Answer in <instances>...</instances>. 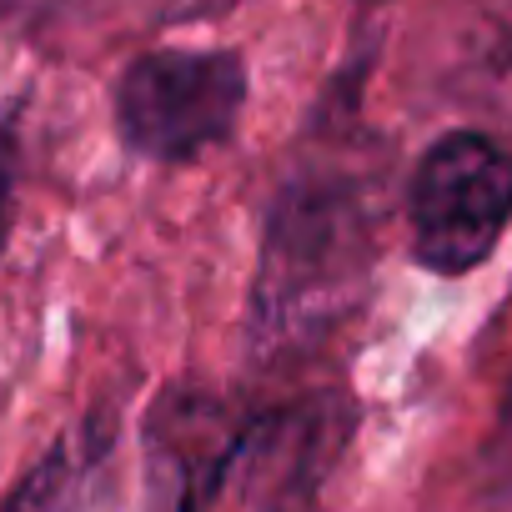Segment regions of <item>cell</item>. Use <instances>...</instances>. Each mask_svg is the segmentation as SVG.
Returning <instances> with one entry per match:
<instances>
[{
	"mask_svg": "<svg viewBox=\"0 0 512 512\" xmlns=\"http://www.w3.org/2000/svg\"><path fill=\"white\" fill-rule=\"evenodd\" d=\"M367 211L357 186L307 176L272 201L262 272H256V327L267 337H312L337 322L352 282L367 267Z\"/></svg>",
	"mask_w": 512,
	"mask_h": 512,
	"instance_id": "cell-1",
	"label": "cell"
},
{
	"mask_svg": "<svg viewBox=\"0 0 512 512\" xmlns=\"http://www.w3.org/2000/svg\"><path fill=\"white\" fill-rule=\"evenodd\" d=\"M246 61L236 51L161 46L136 56L116 81V131L131 156L181 166L226 146L246 111Z\"/></svg>",
	"mask_w": 512,
	"mask_h": 512,
	"instance_id": "cell-2",
	"label": "cell"
},
{
	"mask_svg": "<svg viewBox=\"0 0 512 512\" xmlns=\"http://www.w3.org/2000/svg\"><path fill=\"white\" fill-rule=\"evenodd\" d=\"M412 262L432 277H467L512 226V151L487 131L437 136L407 186Z\"/></svg>",
	"mask_w": 512,
	"mask_h": 512,
	"instance_id": "cell-3",
	"label": "cell"
},
{
	"mask_svg": "<svg viewBox=\"0 0 512 512\" xmlns=\"http://www.w3.org/2000/svg\"><path fill=\"white\" fill-rule=\"evenodd\" d=\"M352 427L357 412L342 392H312L236 422L221 452L216 497L236 487L251 512H312Z\"/></svg>",
	"mask_w": 512,
	"mask_h": 512,
	"instance_id": "cell-4",
	"label": "cell"
},
{
	"mask_svg": "<svg viewBox=\"0 0 512 512\" xmlns=\"http://www.w3.org/2000/svg\"><path fill=\"white\" fill-rule=\"evenodd\" d=\"M101 437L91 432H66L46 447L41 462L26 467V477L0 497V512H81L91 472L101 462Z\"/></svg>",
	"mask_w": 512,
	"mask_h": 512,
	"instance_id": "cell-5",
	"label": "cell"
},
{
	"mask_svg": "<svg viewBox=\"0 0 512 512\" xmlns=\"http://www.w3.org/2000/svg\"><path fill=\"white\" fill-rule=\"evenodd\" d=\"M16 191H21V111H6L0 116V251L11 241Z\"/></svg>",
	"mask_w": 512,
	"mask_h": 512,
	"instance_id": "cell-6",
	"label": "cell"
}]
</instances>
